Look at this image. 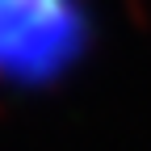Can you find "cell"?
I'll list each match as a JSON object with an SVG mask.
<instances>
[{
    "instance_id": "cell-1",
    "label": "cell",
    "mask_w": 151,
    "mask_h": 151,
    "mask_svg": "<svg viewBox=\"0 0 151 151\" xmlns=\"http://www.w3.org/2000/svg\"><path fill=\"white\" fill-rule=\"evenodd\" d=\"M59 29L55 0H0V50L29 55V46H42V38Z\"/></svg>"
}]
</instances>
